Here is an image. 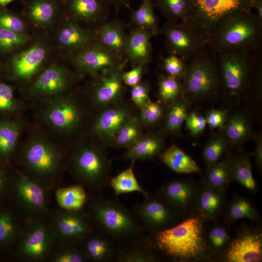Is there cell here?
Returning a JSON list of instances; mask_svg holds the SVG:
<instances>
[{
  "label": "cell",
  "instance_id": "1f68e13d",
  "mask_svg": "<svg viewBox=\"0 0 262 262\" xmlns=\"http://www.w3.org/2000/svg\"><path fill=\"white\" fill-rule=\"evenodd\" d=\"M228 162L231 180L237 181L249 191L255 192L257 184L252 174L248 156L246 154H239L229 157Z\"/></svg>",
  "mask_w": 262,
  "mask_h": 262
},
{
  "label": "cell",
  "instance_id": "f546056e",
  "mask_svg": "<svg viewBox=\"0 0 262 262\" xmlns=\"http://www.w3.org/2000/svg\"><path fill=\"white\" fill-rule=\"evenodd\" d=\"M59 9L58 0H28L25 12L27 18L33 23L46 26L54 21Z\"/></svg>",
  "mask_w": 262,
  "mask_h": 262
},
{
  "label": "cell",
  "instance_id": "f907efd6",
  "mask_svg": "<svg viewBox=\"0 0 262 262\" xmlns=\"http://www.w3.org/2000/svg\"><path fill=\"white\" fill-rule=\"evenodd\" d=\"M0 28L25 33L26 27L22 19L4 10H0Z\"/></svg>",
  "mask_w": 262,
  "mask_h": 262
},
{
  "label": "cell",
  "instance_id": "f35d334b",
  "mask_svg": "<svg viewBox=\"0 0 262 262\" xmlns=\"http://www.w3.org/2000/svg\"><path fill=\"white\" fill-rule=\"evenodd\" d=\"M183 91L182 80L168 75H161L158 82V96L160 101L171 103L177 99Z\"/></svg>",
  "mask_w": 262,
  "mask_h": 262
},
{
  "label": "cell",
  "instance_id": "e0dca14e",
  "mask_svg": "<svg viewBox=\"0 0 262 262\" xmlns=\"http://www.w3.org/2000/svg\"><path fill=\"white\" fill-rule=\"evenodd\" d=\"M156 195L179 214L195 203L197 193L190 181L173 180L164 185Z\"/></svg>",
  "mask_w": 262,
  "mask_h": 262
},
{
  "label": "cell",
  "instance_id": "d6986e66",
  "mask_svg": "<svg viewBox=\"0 0 262 262\" xmlns=\"http://www.w3.org/2000/svg\"><path fill=\"white\" fill-rule=\"evenodd\" d=\"M46 115L53 127L65 132L77 128L82 117L81 108L70 98L63 99L53 103L48 110Z\"/></svg>",
  "mask_w": 262,
  "mask_h": 262
},
{
  "label": "cell",
  "instance_id": "03108f58",
  "mask_svg": "<svg viewBox=\"0 0 262 262\" xmlns=\"http://www.w3.org/2000/svg\"></svg>",
  "mask_w": 262,
  "mask_h": 262
},
{
  "label": "cell",
  "instance_id": "6f0895ef",
  "mask_svg": "<svg viewBox=\"0 0 262 262\" xmlns=\"http://www.w3.org/2000/svg\"><path fill=\"white\" fill-rule=\"evenodd\" d=\"M14 104L12 88L6 84L0 83V110H10Z\"/></svg>",
  "mask_w": 262,
  "mask_h": 262
},
{
  "label": "cell",
  "instance_id": "e7e4bbea",
  "mask_svg": "<svg viewBox=\"0 0 262 262\" xmlns=\"http://www.w3.org/2000/svg\"><path fill=\"white\" fill-rule=\"evenodd\" d=\"M257 0H247V2L251 9L253 8V5Z\"/></svg>",
  "mask_w": 262,
  "mask_h": 262
},
{
  "label": "cell",
  "instance_id": "f1b7e54d",
  "mask_svg": "<svg viewBox=\"0 0 262 262\" xmlns=\"http://www.w3.org/2000/svg\"><path fill=\"white\" fill-rule=\"evenodd\" d=\"M225 190H219L206 183L197 194L195 205L199 214L205 218H214L223 208Z\"/></svg>",
  "mask_w": 262,
  "mask_h": 262
},
{
  "label": "cell",
  "instance_id": "7dc6e473",
  "mask_svg": "<svg viewBox=\"0 0 262 262\" xmlns=\"http://www.w3.org/2000/svg\"><path fill=\"white\" fill-rule=\"evenodd\" d=\"M139 119L142 126H151L158 123L163 118L164 110L162 105L158 102L150 99L139 108Z\"/></svg>",
  "mask_w": 262,
  "mask_h": 262
},
{
  "label": "cell",
  "instance_id": "d590c367",
  "mask_svg": "<svg viewBox=\"0 0 262 262\" xmlns=\"http://www.w3.org/2000/svg\"><path fill=\"white\" fill-rule=\"evenodd\" d=\"M131 21L136 27L148 32L151 37L159 33V21L152 0H142L139 7L132 11Z\"/></svg>",
  "mask_w": 262,
  "mask_h": 262
},
{
  "label": "cell",
  "instance_id": "8fae6325",
  "mask_svg": "<svg viewBox=\"0 0 262 262\" xmlns=\"http://www.w3.org/2000/svg\"><path fill=\"white\" fill-rule=\"evenodd\" d=\"M94 121L92 131L99 143L111 147L122 126L132 116L131 108L120 100L101 109Z\"/></svg>",
  "mask_w": 262,
  "mask_h": 262
},
{
  "label": "cell",
  "instance_id": "ffe728a7",
  "mask_svg": "<svg viewBox=\"0 0 262 262\" xmlns=\"http://www.w3.org/2000/svg\"><path fill=\"white\" fill-rule=\"evenodd\" d=\"M80 244L88 261L115 262L118 245L111 238L95 229Z\"/></svg>",
  "mask_w": 262,
  "mask_h": 262
},
{
  "label": "cell",
  "instance_id": "5b68a950",
  "mask_svg": "<svg viewBox=\"0 0 262 262\" xmlns=\"http://www.w3.org/2000/svg\"><path fill=\"white\" fill-rule=\"evenodd\" d=\"M183 94L190 101L214 98L221 92L215 54L205 48L188 61Z\"/></svg>",
  "mask_w": 262,
  "mask_h": 262
},
{
  "label": "cell",
  "instance_id": "9a60e30c",
  "mask_svg": "<svg viewBox=\"0 0 262 262\" xmlns=\"http://www.w3.org/2000/svg\"><path fill=\"white\" fill-rule=\"evenodd\" d=\"M64 6L72 21L99 27L107 21L109 5L104 0H66Z\"/></svg>",
  "mask_w": 262,
  "mask_h": 262
},
{
  "label": "cell",
  "instance_id": "be15d7a7",
  "mask_svg": "<svg viewBox=\"0 0 262 262\" xmlns=\"http://www.w3.org/2000/svg\"><path fill=\"white\" fill-rule=\"evenodd\" d=\"M3 182H4L3 177L0 171V191H1L2 188V186L3 185Z\"/></svg>",
  "mask_w": 262,
  "mask_h": 262
},
{
  "label": "cell",
  "instance_id": "6da1fadb",
  "mask_svg": "<svg viewBox=\"0 0 262 262\" xmlns=\"http://www.w3.org/2000/svg\"><path fill=\"white\" fill-rule=\"evenodd\" d=\"M262 21L251 9L234 12L220 20L208 35L207 49L213 53L229 50L260 49Z\"/></svg>",
  "mask_w": 262,
  "mask_h": 262
},
{
  "label": "cell",
  "instance_id": "30bf717a",
  "mask_svg": "<svg viewBox=\"0 0 262 262\" xmlns=\"http://www.w3.org/2000/svg\"><path fill=\"white\" fill-rule=\"evenodd\" d=\"M124 60L98 41L73 53L71 57L72 63L78 69L95 77L125 65Z\"/></svg>",
  "mask_w": 262,
  "mask_h": 262
},
{
  "label": "cell",
  "instance_id": "7a4b0ae2",
  "mask_svg": "<svg viewBox=\"0 0 262 262\" xmlns=\"http://www.w3.org/2000/svg\"><path fill=\"white\" fill-rule=\"evenodd\" d=\"M87 203V214L94 228L118 245L144 234L132 210L118 200L99 194L88 199Z\"/></svg>",
  "mask_w": 262,
  "mask_h": 262
},
{
  "label": "cell",
  "instance_id": "11a10c76",
  "mask_svg": "<svg viewBox=\"0 0 262 262\" xmlns=\"http://www.w3.org/2000/svg\"><path fill=\"white\" fill-rule=\"evenodd\" d=\"M228 110L211 109L208 111L206 120L207 124L212 129L219 128L221 130L228 117Z\"/></svg>",
  "mask_w": 262,
  "mask_h": 262
},
{
  "label": "cell",
  "instance_id": "680465c9",
  "mask_svg": "<svg viewBox=\"0 0 262 262\" xmlns=\"http://www.w3.org/2000/svg\"><path fill=\"white\" fill-rule=\"evenodd\" d=\"M254 154L256 157L257 166L259 170H261L262 166V140L260 136H259L256 139V149Z\"/></svg>",
  "mask_w": 262,
  "mask_h": 262
},
{
  "label": "cell",
  "instance_id": "2e32d148",
  "mask_svg": "<svg viewBox=\"0 0 262 262\" xmlns=\"http://www.w3.org/2000/svg\"><path fill=\"white\" fill-rule=\"evenodd\" d=\"M25 160L29 167L36 174L43 176L52 174L59 163V155L49 144L42 141L33 142L28 147Z\"/></svg>",
  "mask_w": 262,
  "mask_h": 262
},
{
  "label": "cell",
  "instance_id": "f5cc1de1",
  "mask_svg": "<svg viewBox=\"0 0 262 262\" xmlns=\"http://www.w3.org/2000/svg\"><path fill=\"white\" fill-rule=\"evenodd\" d=\"M185 122L186 127L193 136L201 134L207 124L206 118L200 114L194 111L188 113Z\"/></svg>",
  "mask_w": 262,
  "mask_h": 262
},
{
  "label": "cell",
  "instance_id": "d4e9b609",
  "mask_svg": "<svg viewBox=\"0 0 262 262\" xmlns=\"http://www.w3.org/2000/svg\"><path fill=\"white\" fill-rule=\"evenodd\" d=\"M149 236L141 235L119 245L117 262H152L157 260Z\"/></svg>",
  "mask_w": 262,
  "mask_h": 262
},
{
  "label": "cell",
  "instance_id": "3957f363",
  "mask_svg": "<svg viewBox=\"0 0 262 262\" xmlns=\"http://www.w3.org/2000/svg\"><path fill=\"white\" fill-rule=\"evenodd\" d=\"M203 233L200 220L194 217L148 236L155 250L173 260L183 261L198 259L206 254Z\"/></svg>",
  "mask_w": 262,
  "mask_h": 262
},
{
  "label": "cell",
  "instance_id": "9f6ffc18",
  "mask_svg": "<svg viewBox=\"0 0 262 262\" xmlns=\"http://www.w3.org/2000/svg\"><path fill=\"white\" fill-rule=\"evenodd\" d=\"M145 66L140 65H135L130 70L123 71L122 74L123 83L132 87L140 82Z\"/></svg>",
  "mask_w": 262,
  "mask_h": 262
},
{
  "label": "cell",
  "instance_id": "ac0fdd59",
  "mask_svg": "<svg viewBox=\"0 0 262 262\" xmlns=\"http://www.w3.org/2000/svg\"><path fill=\"white\" fill-rule=\"evenodd\" d=\"M225 259L229 262H259L262 259V235L246 233L238 237L230 244Z\"/></svg>",
  "mask_w": 262,
  "mask_h": 262
},
{
  "label": "cell",
  "instance_id": "74e56055",
  "mask_svg": "<svg viewBox=\"0 0 262 262\" xmlns=\"http://www.w3.org/2000/svg\"><path fill=\"white\" fill-rule=\"evenodd\" d=\"M143 126L139 118L132 115L120 129L111 147L129 148L142 136Z\"/></svg>",
  "mask_w": 262,
  "mask_h": 262
},
{
  "label": "cell",
  "instance_id": "8992f818",
  "mask_svg": "<svg viewBox=\"0 0 262 262\" xmlns=\"http://www.w3.org/2000/svg\"><path fill=\"white\" fill-rule=\"evenodd\" d=\"M260 49L229 50L215 54L221 91L229 96H240L248 87Z\"/></svg>",
  "mask_w": 262,
  "mask_h": 262
},
{
  "label": "cell",
  "instance_id": "9c48e42d",
  "mask_svg": "<svg viewBox=\"0 0 262 262\" xmlns=\"http://www.w3.org/2000/svg\"><path fill=\"white\" fill-rule=\"evenodd\" d=\"M145 197L131 210L144 230L150 234L172 227L178 214L156 194Z\"/></svg>",
  "mask_w": 262,
  "mask_h": 262
},
{
  "label": "cell",
  "instance_id": "b9f144b4",
  "mask_svg": "<svg viewBox=\"0 0 262 262\" xmlns=\"http://www.w3.org/2000/svg\"><path fill=\"white\" fill-rule=\"evenodd\" d=\"M229 147L228 141L222 133L213 135L202 150V156L208 166L219 161Z\"/></svg>",
  "mask_w": 262,
  "mask_h": 262
},
{
  "label": "cell",
  "instance_id": "681fc988",
  "mask_svg": "<svg viewBox=\"0 0 262 262\" xmlns=\"http://www.w3.org/2000/svg\"><path fill=\"white\" fill-rule=\"evenodd\" d=\"M16 227L12 215L7 212L0 213V243L9 242L16 234Z\"/></svg>",
  "mask_w": 262,
  "mask_h": 262
},
{
  "label": "cell",
  "instance_id": "6125c7cd",
  "mask_svg": "<svg viewBox=\"0 0 262 262\" xmlns=\"http://www.w3.org/2000/svg\"><path fill=\"white\" fill-rule=\"evenodd\" d=\"M14 0H0V5L1 6H5Z\"/></svg>",
  "mask_w": 262,
  "mask_h": 262
},
{
  "label": "cell",
  "instance_id": "60d3db41",
  "mask_svg": "<svg viewBox=\"0 0 262 262\" xmlns=\"http://www.w3.org/2000/svg\"><path fill=\"white\" fill-rule=\"evenodd\" d=\"M207 184L222 190L232 180L228 160L218 161L208 166L206 172Z\"/></svg>",
  "mask_w": 262,
  "mask_h": 262
},
{
  "label": "cell",
  "instance_id": "83f0119b",
  "mask_svg": "<svg viewBox=\"0 0 262 262\" xmlns=\"http://www.w3.org/2000/svg\"><path fill=\"white\" fill-rule=\"evenodd\" d=\"M164 142L160 132L143 134L121 156L125 160H147L160 155L164 150Z\"/></svg>",
  "mask_w": 262,
  "mask_h": 262
},
{
  "label": "cell",
  "instance_id": "ba28073f",
  "mask_svg": "<svg viewBox=\"0 0 262 262\" xmlns=\"http://www.w3.org/2000/svg\"><path fill=\"white\" fill-rule=\"evenodd\" d=\"M243 9H251L247 0H191L189 13L183 20L199 26L207 36L222 18Z\"/></svg>",
  "mask_w": 262,
  "mask_h": 262
},
{
  "label": "cell",
  "instance_id": "8d00e7d4",
  "mask_svg": "<svg viewBox=\"0 0 262 262\" xmlns=\"http://www.w3.org/2000/svg\"><path fill=\"white\" fill-rule=\"evenodd\" d=\"M190 101L182 94L177 99L170 103L166 114L164 130L165 131L178 134L188 114Z\"/></svg>",
  "mask_w": 262,
  "mask_h": 262
},
{
  "label": "cell",
  "instance_id": "4dcf8cb0",
  "mask_svg": "<svg viewBox=\"0 0 262 262\" xmlns=\"http://www.w3.org/2000/svg\"><path fill=\"white\" fill-rule=\"evenodd\" d=\"M221 131L229 147L246 142L252 135L251 126L247 117L241 112L228 116Z\"/></svg>",
  "mask_w": 262,
  "mask_h": 262
},
{
  "label": "cell",
  "instance_id": "f6af8a7d",
  "mask_svg": "<svg viewBox=\"0 0 262 262\" xmlns=\"http://www.w3.org/2000/svg\"><path fill=\"white\" fill-rule=\"evenodd\" d=\"M52 257L55 262H84L88 261L80 243H68Z\"/></svg>",
  "mask_w": 262,
  "mask_h": 262
},
{
  "label": "cell",
  "instance_id": "836d02e7",
  "mask_svg": "<svg viewBox=\"0 0 262 262\" xmlns=\"http://www.w3.org/2000/svg\"><path fill=\"white\" fill-rule=\"evenodd\" d=\"M55 196L59 206L70 211L82 210L88 200L84 187L79 183L59 189Z\"/></svg>",
  "mask_w": 262,
  "mask_h": 262
},
{
  "label": "cell",
  "instance_id": "816d5d0a",
  "mask_svg": "<svg viewBox=\"0 0 262 262\" xmlns=\"http://www.w3.org/2000/svg\"><path fill=\"white\" fill-rule=\"evenodd\" d=\"M208 238L211 247L214 250L219 251L224 248L227 244L229 236L225 228L216 226L210 230Z\"/></svg>",
  "mask_w": 262,
  "mask_h": 262
},
{
  "label": "cell",
  "instance_id": "44dd1931",
  "mask_svg": "<svg viewBox=\"0 0 262 262\" xmlns=\"http://www.w3.org/2000/svg\"><path fill=\"white\" fill-rule=\"evenodd\" d=\"M47 55L46 47L36 43L28 49L16 54L10 66L14 76L21 80H28L37 72Z\"/></svg>",
  "mask_w": 262,
  "mask_h": 262
},
{
  "label": "cell",
  "instance_id": "4fadbf2b",
  "mask_svg": "<svg viewBox=\"0 0 262 262\" xmlns=\"http://www.w3.org/2000/svg\"><path fill=\"white\" fill-rule=\"evenodd\" d=\"M51 245V233L40 221L33 222L22 234L19 251L25 258L41 261L47 256Z\"/></svg>",
  "mask_w": 262,
  "mask_h": 262
},
{
  "label": "cell",
  "instance_id": "c3c4849f",
  "mask_svg": "<svg viewBox=\"0 0 262 262\" xmlns=\"http://www.w3.org/2000/svg\"><path fill=\"white\" fill-rule=\"evenodd\" d=\"M162 61L167 75L183 80L187 67L185 60L176 55L169 54L167 57H162Z\"/></svg>",
  "mask_w": 262,
  "mask_h": 262
},
{
  "label": "cell",
  "instance_id": "db71d44e",
  "mask_svg": "<svg viewBox=\"0 0 262 262\" xmlns=\"http://www.w3.org/2000/svg\"><path fill=\"white\" fill-rule=\"evenodd\" d=\"M149 91L150 86L147 82H141L131 87V100L138 108L150 99Z\"/></svg>",
  "mask_w": 262,
  "mask_h": 262
},
{
  "label": "cell",
  "instance_id": "94428289",
  "mask_svg": "<svg viewBox=\"0 0 262 262\" xmlns=\"http://www.w3.org/2000/svg\"><path fill=\"white\" fill-rule=\"evenodd\" d=\"M253 8L256 9L255 14L259 19L262 21V0H257L254 4Z\"/></svg>",
  "mask_w": 262,
  "mask_h": 262
},
{
  "label": "cell",
  "instance_id": "ab89813d",
  "mask_svg": "<svg viewBox=\"0 0 262 262\" xmlns=\"http://www.w3.org/2000/svg\"><path fill=\"white\" fill-rule=\"evenodd\" d=\"M156 5L169 21L183 20L191 6V0H156Z\"/></svg>",
  "mask_w": 262,
  "mask_h": 262
},
{
  "label": "cell",
  "instance_id": "d6a6232c",
  "mask_svg": "<svg viewBox=\"0 0 262 262\" xmlns=\"http://www.w3.org/2000/svg\"><path fill=\"white\" fill-rule=\"evenodd\" d=\"M160 158L166 165L178 173L190 174L200 170L196 162L175 145L164 150Z\"/></svg>",
  "mask_w": 262,
  "mask_h": 262
},
{
  "label": "cell",
  "instance_id": "7402d4cb",
  "mask_svg": "<svg viewBox=\"0 0 262 262\" xmlns=\"http://www.w3.org/2000/svg\"><path fill=\"white\" fill-rule=\"evenodd\" d=\"M70 79L69 73L65 67L52 65L38 77L31 86V92L39 96L56 95L67 88Z\"/></svg>",
  "mask_w": 262,
  "mask_h": 262
},
{
  "label": "cell",
  "instance_id": "52a82bcc",
  "mask_svg": "<svg viewBox=\"0 0 262 262\" xmlns=\"http://www.w3.org/2000/svg\"><path fill=\"white\" fill-rule=\"evenodd\" d=\"M160 32L164 36L169 54L178 56L185 61L207 48V35L189 20H167Z\"/></svg>",
  "mask_w": 262,
  "mask_h": 262
},
{
  "label": "cell",
  "instance_id": "cb8c5ba5",
  "mask_svg": "<svg viewBox=\"0 0 262 262\" xmlns=\"http://www.w3.org/2000/svg\"><path fill=\"white\" fill-rule=\"evenodd\" d=\"M16 196L21 204L34 212L44 211L47 195L43 187L26 176L20 175L16 184Z\"/></svg>",
  "mask_w": 262,
  "mask_h": 262
},
{
  "label": "cell",
  "instance_id": "4316f807",
  "mask_svg": "<svg viewBox=\"0 0 262 262\" xmlns=\"http://www.w3.org/2000/svg\"><path fill=\"white\" fill-rule=\"evenodd\" d=\"M127 38L123 25L117 18L106 21L97 29V41L123 58Z\"/></svg>",
  "mask_w": 262,
  "mask_h": 262
},
{
  "label": "cell",
  "instance_id": "277c9868",
  "mask_svg": "<svg viewBox=\"0 0 262 262\" xmlns=\"http://www.w3.org/2000/svg\"><path fill=\"white\" fill-rule=\"evenodd\" d=\"M100 144L83 146L73 154L72 164L79 183L96 194L109 186L112 163Z\"/></svg>",
  "mask_w": 262,
  "mask_h": 262
},
{
  "label": "cell",
  "instance_id": "5bb4252c",
  "mask_svg": "<svg viewBox=\"0 0 262 262\" xmlns=\"http://www.w3.org/2000/svg\"><path fill=\"white\" fill-rule=\"evenodd\" d=\"M124 65L107 70L98 76L93 99L101 109L121 99L123 93L122 74Z\"/></svg>",
  "mask_w": 262,
  "mask_h": 262
},
{
  "label": "cell",
  "instance_id": "7c38bea8",
  "mask_svg": "<svg viewBox=\"0 0 262 262\" xmlns=\"http://www.w3.org/2000/svg\"><path fill=\"white\" fill-rule=\"evenodd\" d=\"M64 210L53 223V233L66 243H80L94 229L87 213Z\"/></svg>",
  "mask_w": 262,
  "mask_h": 262
},
{
  "label": "cell",
  "instance_id": "bcb514c9",
  "mask_svg": "<svg viewBox=\"0 0 262 262\" xmlns=\"http://www.w3.org/2000/svg\"><path fill=\"white\" fill-rule=\"evenodd\" d=\"M29 38L25 33L0 28V51L9 52L15 50L26 44Z\"/></svg>",
  "mask_w": 262,
  "mask_h": 262
},
{
  "label": "cell",
  "instance_id": "603a6c76",
  "mask_svg": "<svg viewBox=\"0 0 262 262\" xmlns=\"http://www.w3.org/2000/svg\"><path fill=\"white\" fill-rule=\"evenodd\" d=\"M57 40L63 47L74 53L97 41V29L86 28L69 21L61 27Z\"/></svg>",
  "mask_w": 262,
  "mask_h": 262
},
{
  "label": "cell",
  "instance_id": "484cf974",
  "mask_svg": "<svg viewBox=\"0 0 262 262\" xmlns=\"http://www.w3.org/2000/svg\"><path fill=\"white\" fill-rule=\"evenodd\" d=\"M151 36L146 31L135 27L128 35L125 56L133 66H146L151 60L152 47Z\"/></svg>",
  "mask_w": 262,
  "mask_h": 262
},
{
  "label": "cell",
  "instance_id": "91938a15",
  "mask_svg": "<svg viewBox=\"0 0 262 262\" xmlns=\"http://www.w3.org/2000/svg\"><path fill=\"white\" fill-rule=\"evenodd\" d=\"M109 6L115 8L127 7L129 5L131 0H104Z\"/></svg>",
  "mask_w": 262,
  "mask_h": 262
},
{
  "label": "cell",
  "instance_id": "ee69618b",
  "mask_svg": "<svg viewBox=\"0 0 262 262\" xmlns=\"http://www.w3.org/2000/svg\"><path fill=\"white\" fill-rule=\"evenodd\" d=\"M228 218L231 221L247 218L254 220L257 213L250 202L245 198L236 197L230 202L228 211Z\"/></svg>",
  "mask_w": 262,
  "mask_h": 262
},
{
  "label": "cell",
  "instance_id": "7bdbcfd3",
  "mask_svg": "<svg viewBox=\"0 0 262 262\" xmlns=\"http://www.w3.org/2000/svg\"><path fill=\"white\" fill-rule=\"evenodd\" d=\"M19 128L9 121L0 122V155L7 156L14 149L18 141Z\"/></svg>",
  "mask_w": 262,
  "mask_h": 262
},
{
  "label": "cell",
  "instance_id": "e575fe53",
  "mask_svg": "<svg viewBox=\"0 0 262 262\" xmlns=\"http://www.w3.org/2000/svg\"><path fill=\"white\" fill-rule=\"evenodd\" d=\"M135 161L131 160L130 166L114 177H111L109 186L113 189L115 195L118 196L121 194L137 192L145 197L149 195L139 184L133 172Z\"/></svg>",
  "mask_w": 262,
  "mask_h": 262
}]
</instances>
